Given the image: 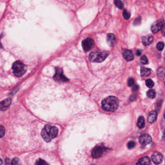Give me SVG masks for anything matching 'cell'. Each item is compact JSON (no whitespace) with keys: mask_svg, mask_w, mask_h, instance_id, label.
<instances>
[{"mask_svg":"<svg viewBox=\"0 0 165 165\" xmlns=\"http://www.w3.org/2000/svg\"><path fill=\"white\" fill-rule=\"evenodd\" d=\"M139 87L137 85H135L132 88V91L133 92H137L139 90Z\"/></svg>","mask_w":165,"mask_h":165,"instance_id":"obj_32","label":"cell"},{"mask_svg":"<svg viewBox=\"0 0 165 165\" xmlns=\"http://www.w3.org/2000/svg\"><path fill=\"white\" fill-rule=\"evenodd\" d=\"M135 146H136V143L133 141H130L127 144V147L129 149H133Z\"/></svg>","mask_w":165,"mask_h":165,"instance_id":"obj_27","label":"cell"},{"mask_svg":"<svg viewBox=\"0 0 165 165\" xmlns=\"http://www.w3.org/2000/svg\"><path fill=\"white\" fill-rule=\"evenodd\" d=\"M165 74V70L163 67H160L157 70V75L159 77H162Z\"/></svg>","mask_w":165,"mask_h":165,"instance_id":"obj_25","label":"cell"},{"mask_svg":"<svg viewBox=\"0 0 165 165\" xmlns=\"http://www.w3.org/2000/svg\"><path fill=\"white\" fill-rule=\"evenodd\" d=\"M164 46H165V44L163 42H159L156 45V48L159 51H161L163 50Z\"/></svg>","mask_w":165,"mask_h":165,"instance_id":"obj_23","label":"cell"},{"mask_svg":"<svg viewBox=\"0 0 165 165\" xmlns=\"http://www.w3.org/2000/svg\"><path fill=\"white\" fill-rule=\"evenodd\" d=\"M161 32L164 36H165V25H164L161 29Z\"/></svg>","mask_w":165,"mask_h":165,"instance_id":"obj_34","label":"cell"},{"mask_svg":"<svg viewBox=\"0 0 165 165\" xmlns=\"http://www.w3.org/2000/svg\"><path fill=\"white\" fill-rule=\"evenodd\" d=\"M152 161L155 164H159L163 160V155L159 152H155L152 156Z\"/></svg>","mask_w":165,"mask_h":165,"instance_id":"obj_11","label":"cell"},{"mask_svg":"<svg viewBox=\"0 0 165 165\" xmlns=\"http://www.w3.org/2000/svg\"><path fill=\"white\" fill-rule=\"evenodd\" d=\"M107 41L108 45L110 47H113L115 43L116 37L114 34L110 33L108 34L107 37Z\"/></svg>","mask_w":165,"mask_h":165,"instance_id":"obj_14","label":"cell"},{"mask_svg":"<svg viewBox=\"0 0 165 165\" xmlns=\"http://www.w3.org/2000/svg\"><path fill=\"white\" fill-rule=\"evenodd\" d=\"M11 104V99L10 98H7L1 103V110L2 111L6 110Z\"/></svg>","mask_w":165,"mask_h":165,"instance_id":"obj_12","label":"cell"},{"mask_svg":"<svg viewBox=\"0 0 165 165\" xmlns=\"http://www.w3.org/2000/svg\"><path fill=\"white\" fill-rule=\"evenodd\" d=\"M165 21L163 19H161L155 21L152 24L151 30L153 34H156L160 30L162 29L163 27L165 25Z\"/></svg>","mask_w":165,"mask_h":165,"instance_id":"obj_7","label":"cell"},{"mask_svg":"<svg viewBox=\"0 0 165 165\" xmlns=\"http://www.w3.org/2000/svg\"><path fill=\"white\" fill-rule=\"evenodd\" d=\"M12 70L14 74L17 77H21L26 72L25 65L21 61H16L12 66Z\"/></svg>","mask_w":165,"mask_h":165,"instance_id":"obj_4","label":"cell"},{"mask_svg":"<svg viewBox=\"0 0 165 165\" xmlns=\"http://www.w3.org/2000/svg\"><path fill=\"white\" fill-rule=\"evenodd\" d=\"M141 22H142V18L140 17H139L135 19L133 24L135 26H138V25H140Z\"/></svg>","mask_w":165,"mask_h":165,"instance_id":"obj_24","label":"cell"},{"mask_svg":"<svg viewBox=\"0 0 165 165\" xmlns=\"http://www.w3.org/2000/svg\"><path fill=\"white\" fill-rule=\"evenodd\" d=\"M147 95L149 98L153 99L155 97L156 93L154 90H150L147 93Z\"/></svg>","mask_w":165,"mask_h":165,"instance_id":"obj_19","label":"cell"},{"mask_svg":"<svg viewBox=\"0 0 165 165\" xmlns=\"http://www.w3.org/2000/svg\"><path fill=\"white\" fill-rule=\"evenodd\" d=\"M153 37L152 35H148L142 37V42L143 45L145 46L149 45L153 41Z\"/></svg>","mask_w":165,"mask_h":165,"instance_id":"obj_13","label":"cell"},{"mask_svg":"<svg viewBox=\"0 0 165 165\" xmlns=\"http://www.w3.org/2000/svg\"><path fill=\"white\" fill-rule=\"evenodd\" d=\"M58 134V129L54 126L47 124L43 128L41 135L46 142H48L57 137Z\"/></svg>","mask_w":165,"mask_h":165,"instance_id":"obj_1","label":"cell"},{"mask_svg":"<svg viewBox=\"0 0 165 165\" xmlns=\"http://www.w3.org/2000/svg\"><path fill=\"white\" fill-rule=\"evenodd\" d=\"M114 4L117 8L120 9H122L124 8V5L121 0H114Z\"/></svg>","mask_w":165,"mask_h":165,"instance_id":"obj_20","label":"cell"},{"mask_svg":"<svg viewBox=\"0 0 165 165\" xmlns=\"http://www.w3.org/2000/svg\"><path fill=\"white\" fill-rule=\"evenodd\" d=\"M35 164L36 165H46L47 163L45 161L43 160L42 159H39L38 160H37Z\"/></svg>","mask_w":165,"mask_h":165,"instance_id":"obj_29","label":"cell"},{"mask_svg":"<svg viewBox=\"0 0 165 165\" xmlns=\"http://www.w3.org/2000/svg\"><path fill=\"white\" fill-rule=\"evenodd\" d=\"M122 52H123V57L127 61H132L134 60V56L132 51L131 50L123 49Z\"/></svg>","mask_w":165,"mask_h":165,"instance_id":"obj_10","label":"cell"},{"mask_svg":"<svg viewBox=\"0 0 165 165\" xmlns=\"http://www.w3.org/2000/svg\"><path fill=\"white\" fill-rule=\"evenodd\" d=\"M10 159L7 158V159H6V163H5V164H10Z\"/></svg>","mask_w":165,"mask_h":165,"instance_id":"obj_35","label":"cell"},{"mask_svg":"<svg viewBox=\"0 0 165 165\" xmlns=\"http://www.w3.org/2000/svg\"><path fill=\"white\" fill-rule=\"evenodd\" d=\"M140 74L142 77H148L151 74L150 69L145 68V67H142L140 69Z\"/></svg>","mask_w":165,"mask_h":165,"instance_id":"obj_17","label":"cell"},{"mask_svg":"<svg viewBox=\"0 0 165 165\" xmlns=\"http://www.w3.org/2000/svg\"></svg>","mask_w":165,"mask_h":165,"instance_id":"obj_37","label":"cell"},{"mask_svg":"<svg viewBox=\"0 0 165 165\" xmlns=\"http://www.w3.org/2000/svg\"><path fill=\"white\" fill-rule=\"evenodd\" d=\"M108 149L102 146H97L95 147L92 153V155L94 158H98L102 156Z\"/></svg>","mask_w":165,"mask_h":165,"instance_id":"obj_5","label":"cell"},{"mask_svg":"<svg viewBox=\"0 0 165 165\" xmlns=\"http://www.w3.org/2000/svg\"><path fill=\"white\" fill-rule=\"evenodd\" d=\"M164 119H165V111L164 112Z\"/></svg>","mask_w":165,"mask_h":165,"instance_id":"obj_36","label":"cell"},{"mask_svg":"<svg viewBox=\"0 0 165 165\" xmlns=\"http://www.w3.org/2000/svg\"><path fill=\"white\" fill-rule=\"evenodd\" d=\"M109 53L107 51L102 52H92L90 53L89 59L92 62L101 63L104 61L108 56Z\"/></svg>","mask_w":165,"mask_h":165,"instance_id":"obj_3","label":"cell"},{"mask_svg":"<svg viewBox=\"0 0 165 165\" xmlns=\"http://www.w3.org/2000/svg\"><path fill=\"white\" fill-rule=\"evenodd\" d=\"M19 159H18L17 157H15L12 160V165H17L19 164Z\"/></svg>","mask_w":165,"mask_h":165,"instance_id":"obj_31","label":"cell"},{"mask_svg":"<svg viewBox=\"0 0 165 165\" xmlns=\"http://www.w3.org/2000/svg\"><path fill=\"white\" fill-rule=\"evenodd\" d=\"M140 62L143 64H147L148 60L147 57L146 56L143 55L140 58Z\"/></svg>","mask_w":165,"mask_h":165,"instance_id":"obj_26","label":"cell"},{"mask_svg":"<svg viewBox=\"0 0 165 165\" xmlns=\"http://www.w3.org/2000/svg\"><path fill=\"white\" fill-rule=\"evenodd\" d=\"M95 45V41L92 38H87L82 42V46L85 52L90 51Z\"/></svg>","mask_w":165,"mask_h":165,"instance_id":"obj_8","label":"cell"},{"mask_svg":"<svg viewBox=\"0 0 165 165\" xmlns=\"http://www.w3.org/2000/svg\"><path fill=\"white\" fill-rule=\"evenodd\" d=\"M150 159L148 156H145L140 158L137 163V165H149L150 164Z\"/></svg>","mask_w":165,"mask_h":165,"instance_id":"obj_16","label":"cell"},{"mask_svg":"<svg viewBox=\"0 0 165 165\" xmlns=\"http://www.w3.org/2000/svg\"><path fill=\"white\" fill-rule=\"evenodd\" d=\"M134 79L132 77H130V79H129L128 80V85L129 86H132L133 85H134Z\"/></svg>","mask_w":165,"mask_h":165,"instance_id":"obj_28","label":"cell"},{"mask_svg":"<svg viewBox=\"0 0 165 165\" xmlns=\"http://www.w3.org/2000/svg\"><path fill=\"white\" fill-rule=\"evenodd\" d=\"M137 127L142 128L145 126V120L143 116H139L138 118L137 123Z\"/></svg>","mask_w":165,"mask_h":165,"instance_id":"obj_18","label":"cell"},{"mask_svg":"<svg viewBox=\"0 0 165 165\" xmlns=\"http://www.w3.org/2000/svg\"><path fill=\"white\" fill-rule=\"evenodd\" d=\"M5 128L4 126H1V137H3L5 134Z\"/></svg>","mask_w":165,"mask_h":165,"instance_id":"obj_30","label":"cell"},{"mask_svg":"<svg viewBox=\"0 0 165 165\" xmlns=\"http://www.w3.org/2000/svg\"><path fill=\"white\" fill-rule=\"evenodd\" d=\"M118 107V99L113 96L108 97L102 102V107L106 111L114 112L117 110Z\"/></svg>","mask_w":165,"mask_h":165,"instance_id":"obj_2","label":"cell"},{"mask_svg":"<svg viewBox=\"0 0 165 165\" xmlns=\"http://www.w3.org/2000/svg\"><path fill=\"white\" fill-rule=\"evenodd\" d=\"M139 140L140 144L143 146H146L151 143L152 139L149 135L144 134L142 135L139 137Z\"/></svg>","mask_w":165,"mask_h":165,"instance_id":"obj_9","label":"cell"},{"mask_svg":"<svg viewBox=\"0 0 165 165\" xmlns=\"http://www.w3.org/2000/svg\"><path fill=\"white\" fill-rule=\"evenodd\" d=\"M123 15L124 19H128L131 16V13L126 9H124L123 11Z\"/></svg>","mask_w":165,"mask_h":165,"instance_id":"obj_21","label":"cell"},{"mask_svg":"<svg viewBox=\"0 0 165 165\" xmlns=\"http://www.w3.org/2000/svg\"><path fill=\"white\" fill-rule=\"evenodd\" d=\"M55 74L54 75L53 79L58 82L68 81L69 79L66 77L63 74V70L61 68L56 67L55 69Z\"/></svg>","mask_w":165,"mask_h":165,"instance_id":"obj_6","label":"cell"},{"mask_svg":"<svg viewBox=\"0 0 165 165\" xmlns=\"http://www.w3.org/2000/svg\"><path fill=\"white\" fill-rule=\"evenodd\" d=\"M145 83H146V86L148 87H149V88H153V86H154V82H153V81L151 79H147L146 80V81H145Z\"/></svg>","mask_w":165,"mask_h":165,"instance_id":"obj_22","label":"cell"},{"mask_svg":"<svg viewBox=\"0 0 165 165\" xmlns=\"http://www.w3.org/2000/svg\"><path fill=\"white\" fill-rule=\"evenodd\" d=\"M142 50H137V52H136V55L137 56H140L142 55Z\"/></svg>","mask_w":165,"mask_h":165,"instance_id":"obj_33","label":"cell"},{"mask_svg":"<svg viewBox=\"0 0 165 165\" xmlns=\"http://www.w3.org/2000/svg\"><path fill=\"white\" fill-rule=\"evenodd\" d=\"M157 117V113L156 111H151L148 115V121L149 123L152 124L156 121Z\"/></svg>","mask_w":165,"mask_h":165,"instance_id":"obj_15","label":"cell"}]
</instances>
